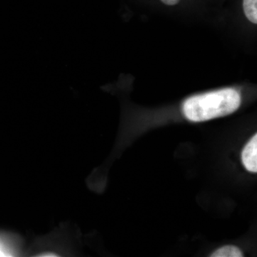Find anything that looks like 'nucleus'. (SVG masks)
I'll list each match as a JSON object with an SVG mask.
<instances>
[{
  "instance_id": "nucleus-1",
  "label": "nucleus",
  "mask_w": 257,
  "mask_h": 257,
  "mask_svg": "<svg viewBox=\"0 0 257 257\" xmlns=\"http://www.w3.org/2000/svg\"><path fill=\"white\" fill-rule=\"evenodd\" d=\"M241 99L234 89L226 88L189 97L184 101L182 110L193 122H201L221 117L239 109Z\"/></svg>"
},
{
  "instance_id": "nucleus-2",
  "label": "nucleus",
  "mask_w": 257,
  "mask_h": 257,
  "mask_svg": "<svg viewBox=\"0 0 257 257\" xmlns=\"http://www.w3.org/2000/svg\"><path fill=\"white\" fill-rule=\"evenodd\" d=\"M241 160L245 168L253 173L257 172V135L251 138L243 150Z\"/></svg>"
},
{
  "instance_id": "nucleus-3",
  "label": "nucleus",
  "mask_w": 257,
  "mask_h": 257,
  "mask_svg": "<svg viewBox=\"0 0 257 257\" xmlns=\"http://www.w3.org/2000/svg\"><path fill=\"white\" fill-rule=\"evenodd\" d=\"M243 11L250 22L257 23V0H243Z\"/></svg>"
},
{
  "instance_id": "nucleus-4",
  "label": "nucleus",
  "mask_w": 257,
  "mask_h": 257,
  "mask_svg": "<svg viewBox=\"0 0 257 257\" xmlns=\"http://www.w3.org/2000/svg\"><path fill=\"white\" fill-rule=\"evenodd\" d=\"M242 252L234 246H225L216 250L211 255V257H242Z\"/></svg>"
},
{
  "instance_id": "nucleus-5",
  "label": "nucleus",
  "mask_w": 257,
  "mask_h": 257,
  "mask_svg": "<svg viewBox=\"0 0 257 257\" xmlns=\"http://www.w3.org/2000/svg\"><path fill=\"white\" fill-rule=\"evenodd\" d=\"M16 253V248L8 240L0 237V256H13Z\"/></svg>"
},
{
  "instance_id": "nucleus-6",
  "label": "nucleus",
  "mask_w": 257,
  "mask_h": 257,
  "mask_svg": "<svg viewBox=\"0 0 257 257\" xmlns=\"http://www.w3.org/2000/svg\"><path fill=\"white\" fill-rule=\"evenodd\" d=\"M164 4L167 5H175L178 4L179 0H161Z\"/></svg>"
}]
</instances>
